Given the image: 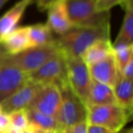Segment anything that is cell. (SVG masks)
<instances>
[{"mask_svg": "<svg viewBox=\"0 0 133 133\" xmlns=\"http://www.w3.org/2000/svg\"><path fill=\"white\" fill-rule=\"evenodd\" d=\"M112 54L110 39H99L94 42L82 55L81 58L87 66L104 60Z\"/></svg>", "mask_w": 133, "mask_h": 133, "instance_id": "obj_17", "label": "cell"}, {"mask_svg": "<svg viewBox=\"0 0 133 133\" xmlns=\"http://www.w3.org/2000/svg\"><path fill=\"white\" fill-rule=\"evenodd\" d=\"M28 1L29 2V5H31V4H37V2L38 0H28Z\"/></svg>", "mask_w": 133, "mask_h": 133, "instance_id": "obj_34", "label": "cell"}, {"mask_svg": "<svg viewBox=\"0 0 133 133\" xmlns=\"http://www.w3.org/2000/svg\"><path fill=\"white\" fill-rule=\"evenodd\" d=\"M126 0H96V8L98 11H109L118 5H122Z\"/></svg>", "mask_w": 133, "mask_h": 133, "instance_id": "obj_23", "label": "cell"}, {"mask_svg": "<svg viewBox=\"0 0 133 133\" xmlns=\"http://www.w3.org/2000/svg\"><path fill=\"white\" fill-rule=\"evenodd\" d=\"M120 74L123 77H125L128 79L132 80L133 78V58H131L129 62L126 64V66L123 68L121 71H119Z\"/></svg>", "mask_w": 133, "mask_h": 133, "instance_id": "obj_26", "label": "cell"}, {"mask_svg": "<svg viewBox=\"0 0 133 133\" xmlns=\"http://www.w3.org/2000/svg\"><path fill=\"white\" fill-rule=\"evenodd\" d=\"M87 109L88 124L104 127L116 133L123 129L132 114L118 104L88 106Z\"/></svg>", "mask_w": 133, "mask_h": 133, "instance_id": "obj_4", "label": "cell"}, {"mask_svg": "<svg viewBox=\"0 0 133 133\" xmlns=\"http://www.w3.org/2000/svg\"><path fill=\"white\" fill-rule=\"evenodd\" d=\"M117 104L124 109L132 112L133 108V87L132 80L123 77L118 71V77L112 87Z\"/></svg>", "mask_w": 133, "mask_h": 133, "instance_id": "obj_15", "label": "cell"}, {"mask_svg": "<svg viewBox=\"0 0 133 133\" xmlns=\"http://www.w3.org/2000/svg\"><path fill=\"white\" fill-rule=\"evenodd\" d=\"M110 28H72L55 39L66 57H81L84 52L99 39H109Z\"/></svg>", "mask_w": 133, "mask_h": 133, "instance_id": "obj_1", "label": "cell"}, {"mask_svg": "<svg viewBox=\"0 0 133 133\" xmlns=\"http://www.w3.org/2000/svg\"><path fill=\"white\" fill-rule=\"evenodd\" d=\"M26 109L28 118V128L31 129L35 133L46 130H59L58 124L56 118L33 109Z\"/></svg>", "mask_w": 133, "mask_h": 133, "instance_id": "obj_18", "label": "cell"}, {"mask_svg": "<svg viewBox=\"0 0 133 133\" xmlns=\"http://www.w3.org/2000/svg\"><path fill=\"white\" fill-rule=\"evenodd\" d=\"M91 79L113 87L118 74L113 53L104 60L88 66Z\"/></svg>", "mask_w": 133, "mask_h": 133, "instance_id": "obj_12", "label": "cell"}, {"mask_svg": "<svg viewBox=\"0 0 133 133\" xmlns=\"http://www.w3.org/2000/svg\"><path fill=\"white\" fill-rule=\"evenodd\" d=\"M118 133H133V129L131 128H129V129H122L120 130L119 132Z\"/></svg>", "mask_w": 133, "mask_h": 133, "instance_id": "obj_29", "label": "cell"}, {"mask_svg": "<svg viewBox=\"0 0 133 133\" xmlns=\"http://www.w3.org/2000/svg\"><path fill=\"white\" fill-rule=\"evenodd\" d=\"M21 133H35L33 130H32L31 129H29V128H28L26 129H25V130L21 131Z\"/></svg>", "mask_w": 133, "mask_h": 133, "instance_id": "obj_32", "label": "cell"}, {"mask_svg": "<svg viewBox=\"0 0 133 133\" xmlns=\"http://www.w3.org/2000/svg\"><path fill=\"white\" fill-rule=\"evenodd\" d=\"M6 133H21V131H19V130H17V129H14V128H10L8 130V132Z\"/></svg>", "mask_w": 133, "mask_h": 133, "instance_id": "obj_30", "label": "cell"}, {"mask_svg": "<svg viewBox=\"0 0 133 133\" xmlns=\"http://www.w3.org/2000/svg\"><path fill=\"white\" fill-rule=\"evenodd\" d=\"M28 79L37 85L54 84L59 89L64 87L68 84L66 57L59 51L39 69L28 74Z\"/></svg>", "mask_w": 133, "mask_h": 133, "instance_id": "obj_6", "label": "cell"}, {"mask_svg": "<svg viewBox=\"0 0 133 133\" xmlns=\"http://www.w3.org/2000/svg\"><path fill=\"white\" fill-rule=\"evenodd\" d=\"M87 129H88L87 121H83L62 129V132L63 133H87Z\"/></svg>", "mask_w": 133, "mask_h": 133, "instance_id": "obj_24", "label": "cell"}, {"mask_svg": "<svg viewBox=\"0 0 133 133\" xmlns=\"http://www.w3.org/2000/svg\"><path fill=\"white\" fill-rule=\"evenodd\" d=\"M57 1L59 0H38L37 2V6L40 11H46Z\"/></svg>", "mask_w": 133, "mask_h": 133, "instance_id": "obj_28", "label": "cell"}, {"mask_svg": "<svg viewBox=\"0 0 133 133\" xmlns=\"http://www.w3.org/2000/svg\"><path fill=\"white\" fill-rule=\"evenodd\" d=\"M57 131L56 130H46V131H41V132H39V133H56Z\"/></svg>", "mask_w": 133, "mask_h": 133, "instance_id": "obj_33", "label": "cell"}, {"mask_svg": "<svg viewBox=\"0 0 133 133\" xmlns=\"http://www.w3.org/2000/svg\"><path fill=\"white\" fill-rule=\"evenodd\" d=\"M122 5L125 6V14L120 30L113 45L132 44L133 42V6L132 0H126Z\"/></svg>", "mask_w": 133, "mask_h": 133, "instance_id": "obj_19", "label": "cell"}, {"mask_svg": "<svg viewBox=\"0 0 133 133\" xmlns=\"http://www.w3.org/2000/svg\"><path fill=\"white\" fill-rule=\"evenodd\" d=\"M8 114L12 128L19 131H23L28 128V118L26 109L12 111Z\"/></svg>", "mask_w": 133, "mask_h": 133, "instance_id": "obj_22", "label": "cell"}, {"mask_svg": "<svg viewBox=\"0 0 133 133\" xmlns=\"http://www.w3.org/2000/svg\"><path fill=\"white\" fill-rule=\"evenodd\" d=\"M28 37L32 48L48 44L55 39L52 37V31L48 25L44 23H37L28 26Z\"/></svg>", "mask_w": 133, "mask_h": 133, "instance_id": "obj_20", "label": "cell"}, {"mask_svg": "<svg viewBox=\"0 0 133 133\" xmlns=\"http://www.w3.org/2000/svg\"><path fill=\"white\" fill-rule=\"evenodd\" d=\"M109 104H117L112 87L92 80L87 101V107Z\"/></svg>", "mask_w": 133, "mask_h": 133, "instance_id": "obj_16", "label": "cell"}, {"mask_svg": "<svg viewBox=\"0 0 133 133\" xmlns=\"http://www.w3.org/2000/svg\"><path fill=\"white\" fill-rule=\"evenodd\" d=\"M56 133H63V132H62V130H57Z\"/></svg>", "mask_w": 133, "mask_h": 133, "instance_id": "obj_35", "label": "cell"}, {"mask_svg": "<svg viewBox=\"0 0 133 133\" xmlns=\"http://www.w3.org/2000/svg\"><path fill=\"white\" fill-rule=\"evenodd\" d=\"M59 51V48L54 39L48 44L33 46L16 55H8L4 51H0V60L13 65L26 74H30L58 54Z\"/></svg>", "mask_w": 133, "mask_h": 133, "instance_id": "obj_3", "label": "cell"}, {"mask_svg": "<svg viewBox=\"0 0 133 133\" xmlns=\"http://www.w3.org/2000/svg\"><path fill=\"white\" fill-rule=\"evenodd\" d=\"M8 1H9V0H0V9H1Z\"/></svg>", "mask_w": 133, "mask_h": 133, "instance_id": "obj_31", "label": "cell"}, {"mask_svg": "<svg viewBox=\"0 0 133 133\" xmlns=\"http://www.w3.org/2000/svg\"><path fill=\"white\" fill-rule=\"evenodd\" d=\"M73 28H110L109 11H98L96 0H65Z\"/></svg>", "mask_w": 133, "mask_h": 133, "instance_id": "obj_2", "label": "cell"}, {"mask_svg": "<svg viewBox=\"0 0 133 133\" xmlns=\"http://www.w3.org/2000/svg\"><path fill=\"white\" fill-rule=\"evenodd\" d=\"M52 32L58 36L73 28L69 20L65 0H59L48 9V21L46 23Z\"/></svg>", "mask_w": 133, "mask_h": 133, "instance_id": "obj_11", "label": "cell"}, {"mask_svg": "<svg viewBox=\"0 0 133 133\" xmlns=\"http://www.w3.org/2000/svg\"><path fill=\"white\" fill-rule=\"evenodd\" d=\"M87 133H116V132L109 130V129H106V128H104V127L88 124Z\"/></svg>", "mask_w": 133, "mask_h": 133, "instance_id": "obj_27", "label": "cell"}, {"mask_svg": "<svg viewBox=\"0 0 133 133\" xmlns=\"http://www.w3.org/2000/svg\"><path fill=\"white\" fill-rule=\"evenodd\" d=\"M11 128L8 114L4 111H0V133H6Z\"/></svg>", "mask_w": 133, "mask_h": 133, "instance_id": "obj_25", "label": "cell"}, {"mask_svg": "<svg viewBox=\"0 0 133 133\" xmlns=\"http://www.w3.org/2000/svg\"><path fill=\"white\" fill-rule=\"evenodd\" d=\"M61 104V91L54 84L39 85L35 98L26 109L56 118Z\"/></svg>", "mask_w": 133, "mask_h": 133, "instance_id": "obj_8", "label": "cell"}, {"mask_svg": "<svg viewBox=\"0 0 133 133\" xmlns=\"http://www.w3.org/2000/svg\"><path fill=\"white\" fill-rule=\"evenodd\" d=\"M38 88L39 85L28 80L20 89L0 103L2 111L10 113L18 109H26L35 98Z\"/></svg>", "mask_w": 133, "mask_h": 133, "instance_id": "obj_10", "label": "cell"}, {"mask_svg": "<svg viewBox=\"0 0 133 133\" xmlns=\"http://www.w3.org/2000/svg\"><path fill=\"white\" fill-rule=\"evenodd\" d=\"M60 91L61 104L56 117L59 130L79 122L87 121V106L73 92L69 84L60 88Z\"/></svg>", "mask_w": 133, "mask_h": 133, "instance_id": "obj_5", "label": "cell"}, {"mask_svg": "<svg viewBox=\"0 0 133 133\" xmlns=\"http://www.w3.org/2000/svg\"><path fill=\"white\" fill-rule=\"evenodd\" d=\"M66 63L68 84L73 92L87 106L92 84L89 68L81 57H66Z\"/></svg>", "mask_w": 133, "mask_h": 133, "instance_id": "obj_7", "label": "cell"}, {"mask_svg": "<svg viewBox=\"0 0 133 133\" xmlns=\"http://www.w3.org/2000/svg\"><path fill=\"white\" fill-rule=\"evenodd\" d=\"M2 110V109H1V105H0V111Z\"/></svg>", "mask_w": 133, "mask_h": 133, "instance_id": "obj_36", "label": "cell"}, {"mask_svg": "<svg viewBox=\"0 0 133 133\" xmlns=\"http://www.w3.org/2000/svg\"><path fill=\"white\" fill-rule=\"evenodd\" d=\"M28 6L29 2L28 0H19L9 10L0 17V44L17 28Z\"/></svg>", "mask_w": 133, "mask_h": 133, "instance_id": "obj_13", "label": "cell"}, {"mask_svg": "<svg viewBox=\"0 0 133 133\" xmlns=\"http://www.w3.org/2000/svg\"><path fill=\"white\" fill-rule=\"evenodd\" d=\"M4 52L8 55H16L32 48L28 37V26L17 28L1 43Z\"/></svg>", "mask_w": 133, "mask_h": 133, "instance_id": "obj_14", "label": "cell"}, {"mask_svg": "<svg viewBox=\"0 0 133 133\" xmlns=\"http://www.w3.org/2000/svg\"><path fill=\"white\" fill-rule=\"evenodd\" d=\"M112 53L118 71H121L128 62L133 58V44H112Z\"/></svg>", "mask_w": 133, "mask_h": 133, "instance_id": "obj_21", "label": "cell"}, {"mask_svg": "<svg viewBox=\"0 0 133 133\" xmlns=\"http://www.w3.org/2000/svg\"><path fill=\"white\" fill-rule=\"evenodd\" d=\"M28 80V74L0 60V103L20 89Z\"/></svg>", "mask_w": 133, "mask_h": 133, "instance_id": "obj_9", "label": "cell"}]
</instances>
